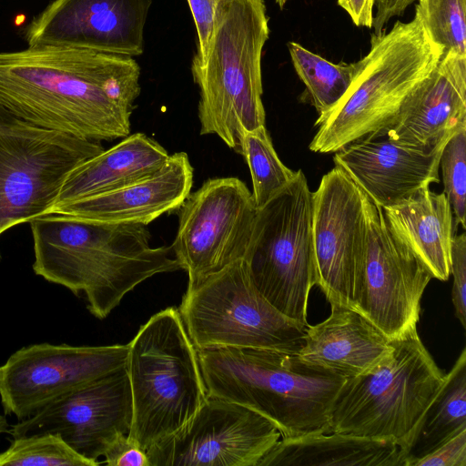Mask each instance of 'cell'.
I'll use <instances>...</instances> for the list:
<instances>
[{
	"mask_svg": "<svg viewBox=\"0 0 466 466\" xmlns=\"http://www.w3.org/2000/svg\"><path fill=\"white\" fill-rule=\"evenodd\" d=\"M141 69L132 56L36 46L0 52V110L78 137L130 135Z\"/></svg>",
	"mask_w": 466,
	"mask_h": 466,
	"instance_id": "obj_1",
	"label": "cell"
},
{
	"mask_svg": "<svg viewBox=\"0 0 466 466\" xmlns=\"http://www.w3.org/2000/svg\"><path fill=\"white\" fill-rule=\"evenodd\" d=\"M29 224L35 274L84 299L99 319L146 279L180 269L170 247L150 246L142 224H103L59 213Z\"/></svg>",
	"mask_w": 466,
	"mask_h": 466,
	"instance_id": "obj_2",
	"label": "cell"
},
{
	"mask_svg": "<svg viewBox=\"0 0 466 466\" xmlns=\"http://www.w3.org/2000/svg\"><path fill=\"white\" fill-rule=\"evenodd\" d=\"M208 396L270 420L282 439L330 433V414L345 379L309 365L298 354L251 348L198 350Z\"/></svg>",
	"mask_w": 466,
	"mask_h": 466,
	"instance_id": "obj_3",
	"label": "cell"
},
{
	"mask_svg": "<svg viewBox=\"0 0 466 466\" xmlns=\"http://www.w3.org/2000/svg\"><path fill=\"white\" fill-rule=\"evenodd\" d=\"M268 21L264 0H223L204 61L192 59L200 135H216L234 150L241 132L265 126L261 59Z\"/></svg>",
	"mask_w": 466,
	"mask_h": 466,
	"instance_id": "obj_4",
	"label": "cell"
},
{
	"mask_svg": "<svg viewBox=\"0 0 466 466\" xmlns=\"http://www.w3.org/2000/svg\"><path fill=\"white\" fill-rule=\"evenodd\" d=\"M443 48L420 19L397 21L389 31L373 34L369 53L359 63L345 95L318 116L309 149L335 153L370 134L387 129L411 91L438 64Z\"/></svg>",
	"mask_w": 466,
	"mask_h": 466,
	"instance_id": "obj_5",
	"label": "cell"
},
{
	"mask_svg": "<svg viewBox=\"0 0 466 466\" xmlns=\"http://www.w3.org/2000/svg\"><path fill=\"white\" fill-rule=\"evenodd\" d=\"M127 344L133 400L128 437L147 451L187 424L208 392L178 309L155 313Z\"/></svg>",
	"mask_w": 466,
	"mask_h": 466,
	"instance_id": "obj_6",
	"label": "cell"
},
{
	"mask_svg": "<svg viewBox=\"0 0 466 466\" xmlns=\"http://www.w3.org/2000/svg\"><path fill=\"white\" fill-rule=\"evenodd\" d=\"M391 343L392 350L376 367L345 380L332 406L330 432L392 441L409 455L446 373L417 329Z\"/></svg>",
	"mask_w": 466,
	"mask_h": 466,
	"instance_id": "obj_7",
	"label": "cell"
},
{
	"mask_svg": "<svg viewBox=\"0 0 466 466\" xmlns=\"http://www.w3.org/2000/svg\"><path fill=\"white\" fill-rule=\"evenodd\" d=\"M178 311L197 350L233 347L298 354L308 327L264 298L244 259L187 285Z\"/></svg>",
	"mask_w": 466,
	"mask_h": 466,
	"instance_id": "obj_8",
	"label": "cell"
},
{
	"mask_svg": "<svg viewBox=\"0 0 466 466\" xmlns=\"http://www.w3.org/2000/svg\"><path fill=\"white\" fill-rule=\"evenodd\" d=\"M312 192L301 169L258 208L244 261L258 290L278 310L306 326L315 285Z\"/></svg>",
	"mask_w": 466,
	"mask_h": 466,
	"instance_id": "obj_9",
	"label": "cell"
},
{
	"mask_svg": "<svg viewBox=\"0 0 466 466\" xmlns=\"http://www.w3.org/2000/svg\"><path fill=\"white\" fill-rule=\"evenodd\" d=\"M103 150L98 141L17 118L0 122V235L46 214L70 172Z\"/></svg>",
	"mask_w": 466,
	"mask_h": 466,
	"instance_id": "obj_10",
	"label": "cell"
},
{
	"mask_svg": "<svg viewBox=\"0 0 466 466\" xmlns=\"http://www.w3.org/2000/svg\"><path fill=\"white\" fill-rule=\"evenodd\" d=\"M171 250L193 285L244 259L258 208L252 193L238 177L206 180L179 208Z\"/></svg>",
	"mask_w": 466,
	"mask_h": 466,
	"instance_id": "obj_11",
	"label": "cell"
},
{
	"mask_svg": "<svg viewBox=\"0 0 466 466\" xmlns=\"http://www.w3.org/2000/svg\"><path fill=\"white\" fill-rule=\"evenodd\" d=\"M362 197L366 253L355 311L391 341L417 329L420 300L432 276L391 233L382 208L363 191Z\"/></svg>",
	"mask_w": 466,
	"mask_h": 466,
	"instance_id": "obj_12",
	"label": "cell"
},
{
	"mask_svg": "<svg viewBox=\"0 0 466 466\" xmlns=\"http://www.w3.org/2000/svg\"><path fill=\"white\" fill-rule=\"evenodd\" d=\"M315 285L330 306L355 310L366 253L361 189L339 167L312 192Z\"/></svg>",
	"mask_w": 466,
	"mask_h": 466,
	"instance_id": "obj_13",
	"label": "cell"
},
{
	"mask_svg": "<svg viewBox=\"0 0 466 466\" xmlns=\"http://www.w3.org/2000/svg\"><path fill=\"white\" fill-rule=\"evenodd\" d=\"M280 439L257 411L208 395L187 424L147 454L151 466H258Z\"/></svg>",
	"mask_w": 466,
	"mask_h": 466,
	"instance_id": "obj_14",
	"label": "cell"
},
{
	"mask_svg": "<svg viewBox=\"0 0 466 466\" xmlns=\"http://www.w3.org/2000/svg\"><path fill=\"white\" fill-rule=\"evenodd\" d=\"M128 344H32L0 366V399L5 415L24 420L55 400L127 364Z\"/></svg>",
	"mask_w": 466,
	"mask_h": 466,
	"instance_id": "obj_15",
	"label": "cell"
},
{
	"mask_svg": "<svg viewBox=\"0 0 466 466\" xmlns=\"http://www.w3.org/2000/svg\"><path fill=\"white\" fill-rule=\"evenodd\" d=\"M133 400L126 365L66 394L6 431L13 437L53 433L76 453L98 462L109 444L128 434Z\"/></svg>",
	"mask_w": 466,
	"mask_h": 466,
	"instance_id": "obj_16",
	"label": "cell"
},
{
	"mask_svg": "<svg viewBox=\"0 0 466 466\" xmlns=\"http://www.w3.org/2000/svg\"><path fill=\"white\" fill-rule=\"evenodd\" d=\"M152 0H54L25 28L28 46H48L136 57Z\"/></svg>",
	"mask_w": 466,
	"mask_h": 466,
	"instance_id": "obj_17",
	"label": "cell"
},
{
	"mask_svg": "<svg viewBox=\"0 0 466 466\" xmlns=\"http://www.w3.org/2000/svg\"><path fill=\"white\" fill-rule=\"evenodd\" d=\"M443 147L426 150L400 143L382 130L353 141L334 154L341 168L381 208L439 183Z\"/></svg>",
	"mask_w": 466,
	"mask_h": 466,
	"instance_id": "obj_18",
	"label": "cell"
},
{
	"mask_svg": "<svg viewBox=\"0 0 466 466\" xmlns=\"http://www.w3.org/2000/svg\"><path fill=\"white\" fill-rule=\"evenodd\" d=\"M466 129V56L444 52L384 131L407 146L433 150Z\"/></svg>",
	"mask_w": 466,
	"mask_h": 466,
	"instance_id": "obj_19",
	"label": "cell"
},
{
	"mask_svg": "<svg viewBox=\"0 0 466 466\" xmlns=\"http://www.w3.org/2000/svg\"><path fill=\"white\" fill-rule=\"evenodd\" d=\"M194 171L186 152L169 156L157 173L113 191L51 208L59 213L103 224L148 225L165 213L177 211L191 192Z\"/></svg>",
	"mask_w": 466,
	"mask_h": 466,
	"instance_id": "obj_20",
	"label": "cell"
},
{
	"mask_svg": "<svg viewBox=\"0 0 466 466\" xmlns=\"http://www.w3.org/2000/svg\"><path fill=\"white\" fill-rule=\"evenodd\" d=\"M330 315L306 329L298 357L345 380L376 367L392 350V343L359 312L330 306Z\"/></svg>",
	"mask_w": 466,
	"mask_h": 466,
	"instance_id": "obj_21",
	"label": "cell"
},
{
	"mask_svg": "<svg viewBox=\"0 0 466 466\" xmlns=\"http://www.w3.org/2000/svg\"><path fill=\"white\" fill-rule=\"evenodd\" d=\"M382 211L391 233L417 257L432 279L448 280L456 222L445 194L426 187Z\"/></svg>",
	"mask_w": 466,
	"mask_h": 466,
	"instance_id": "obj_22",
	"label": "cell"
},
{
	"mask_svg": "<svg viewBox=\"0 0 466 466\" xmlns=\"http://www.w3.org/2000/svg\"><path fill=\"white\" fill-rule=\"evenodd\" d=\"M169 156L157 140L146 134L128 135L114 147L75 167L66 177L51 208L147 177L159 171Z\"/></svg>",
	"mask_w": 466,
	"mask_h": 466,
	"instance_id": "obj_23",
	"label": "cell"
},
{
	"mask_svg": "<svg viewBox=\"0 0 466 466\" xmlns=\"http://www.w3.org/2000/svg\"><path fill=\"white\" fill-rule=\"evenodd\" d=\"M258 466H409L397 442L340 433L280 439Z\"/></svg>",
	"mask_w": 466,
	"mask_h": 466,
	"instance_id": "obj_24",
	"label": "cell"
},
{
	"mask_svg": "<svg viewBox=\"0 0 466 466\" xmlns=\"http://www.w3.org/2000/svg\"><path fill=\"white\" fill-rule=\"evenodd\" d=\"M466 428V350L428 407L409 450V466Z\"/></svg>",
	"mask_w": 466,
	"mask_h": 466,
	"instance_id": "obj_25",
	"label": "cell"
},
{
	"mask_svg": "<svg viewBox=\"0 0 466 466\" xmlns=\"http://www.w3.org/2000/svg\"><path fill=\"white\" fill-rule=\"evenodd\" d=\"M288 48L296 73L305 85L306 100L319 116L328 113L349 89L359 63L335 64L293 41L288 43Z\"/></svg>",
	"mask_w": 466,
	"mask_h": 466,
	"instance_id": "obj_26",
	"label": "cell"
},
{
	"mask_svg": "<svg viewBox=\"0 0 466 466\" xmlns=\"http://www.w3.org/2000/svg\"><path fill=\"white\" fill-rule=\"evenodd\" d=\"M235 150L243 156L248 166L257 208L267 204L295 176L296 171L279 159L265 126L241 132Z\"/></svg>",
	"mask_w": 466,
	"mask_h": 466,
	"instance_id": "obj_27",
	"label": "cell"
},
{
	"mask_svg": "<svg viewBox=\"0 0 466 466\" xmlns=\"http://www.w3.org/2000/svg\"><path fill=\"white\" fill-rule=\"evenodd\" d=\"M69 447L60 436L42 433L13 438L0 453V466H96Z\"/></svg>",
	"mask_w": 466,
	"mask_h": 466,
	"instance_id": "obj_28",
	"label": "cell"
},
{
	"mask_svg": "<svg viewBox=\"0 0 466 466\" xmlns=\"http://www.w3.org/2000/svg\"><path fill=\"white\" fill-rule=\"evenodd\" d=\"M415 15L444 52L466 56V0H418Z\"/></svg>",
	"mask_w": 466,
	"mask_h": 466,
	"instance_id": "obj_29",
	"label": "cell"
},
{
	"mask_svg": "<svg viewBox=\"0 0 466 466\" xmlns=\"http://www.w3.org/2000/svg\"><path fill=\"white\" fill-rule=\"evenodd\" d=\"M440 167L444 191L456 224L465 229L466 217V129L454 134L444 145Z\"/></svg>",
	"mask_w": 466,
	"mask_h": 466,
	"instance_id": "obj_30",
	"label": "cell"
},
{
	"mask_svg": "<svg viewBox=\"0 0 466 466\" xmlns=\"http://www.w3.org/2000/svg\"><path fill=\"white\" fill-rule=\"evenodd\" d=\"M450 274L453 277L451 300L455 316L466 328V235L454 236L451 252Z\"/></svg>",
	"mask_w": 466,
	"mask_h": 466,
	"instance_id": "obj_31",
	"label": "cell"
},
{
	"mask_svg": "<svg viewBox=\"0 0 466 466\" xmlns=\"http://www.w3.org/2000/svg\"><path fill=\"white\" fill-rule=\"evenodd\" d=\"M198 35V50L194 59L204 61L215 25L218 9L223 0H187Z\"/></svg>",
	"mask_w": 466,
	"mask_h": 466,
	"instance_id": "obj_32",
	"label": "cell"
},
{
	"mask_svg": "<svg viewBox=\"0 0 466 466\" xmlns=\"http://www.w3.org/2000/svg\"><path fill=\"white\" fill-rule=\"evenodd\" d=\"M412 466H466V428L416 460Z\"/></svg>",
	"mask_w": 466,
	"mask_h": 466,
	"instance_id": "obj_33",
	"label": "cell"
},
{
	"mask_svg": "<svg viewBox=\"0 0 466 466\" xmlns=\"http://www.w3.org/2000/svg\"><path fill=\"white\" fill-rule=\"evenodd\" d=\"M102 462L108 466H151L147 451L128 434L117 436L106 448Z\"/></svg>",
	"mask_w": 466,
	"mask_h": 466,
	"instance_id": "obj_34",
	"label": "cell"
},
{
	"mask_svg": "<svg viewBox=\"0 0 466 466\" xmlns=\"http://www.w3.org/2000/svg\"><path fill=\"white\" fill-rule=\"evenodd\" d=\"M418 0H375L376 14L373 15L372 28L378 35L384 31L389 21L398 15H401L406 8Z\"/></svg>",
	"mask_w": 466,
	"mask_h": 466,
	"instance_id": "obj_35",
	"label": "cell"
},
{
	"mask_svg": "<svg viewBox=\"0 0 466 466\" xmlns=\"http://www.w3.org/2000/svg\"><path fill=\"white\" fill-rule=\"evenodd\" d=\"M375 0H338L357 26L372 27Z\"/></svg>",
	"mask_w": 466,
	"mask_h": 466,
	"instance_id": "obj_36",
	"label": "cell"
},
{
	"mask_svg": "<svg viewBox=\"0 0 466 466\" xmlns=\"http://www.w3.org/2000/svg\"><path fill=\"white\" fill-rule=\"evenodd\" d=\"M8 118H11L8 115L0 110V122L5 121Z\"/></svg>",
	"mask_w": 466,
	"mask_h": 466,
	"instance_id": "obj_37",
	"label": "cell"
},
{
	"mask_svg": "<svg viewBox=\"0 0 466 466\" xmlns=\"http://www.w3.org/2000/svg\"><path fill=\"white\" fill-rule=\"evenodd\" d=\"M276 4L279 6V8H283L288 2V0H275Z\"/></svg>",
	"mask_w": 466,
	"mask_h": 466,
	"instance_id": "obj_38",
	"label": "cell"
}]
</instances>
